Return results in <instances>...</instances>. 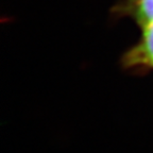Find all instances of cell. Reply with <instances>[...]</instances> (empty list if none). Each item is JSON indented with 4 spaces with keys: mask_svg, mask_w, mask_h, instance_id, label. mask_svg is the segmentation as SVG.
Listing matches in <instances>:
<instances>
[{
    "mask_svg": "<svg viewBox=\"0 0 153 153\" xmlns=\"http://www.w3.org/2000/svg\"><path fill=\"white\" fill-rule=\"evenodd\" d=\"M133 14L137 22L145 27L153 20V0H133Z\"/></svg>",
    "mask_w": 153,
    "mask_h": 153,
    "instance_id": "obj_2",
    "label": "cell"
},
{
    "mask_svg": "<svg viewBox=\"0 0 153 153\" xmlns=\"http://www.w3.org/2000/svg\"><path fill=\"white\" fill-rule=\"evenodd\" d=\"M143 28L140 43L132 49L124 59L128 67L153 68V20Z\"/></svg>",
    "mask_w": 153,
    "mask_h": 153,
    "instance_id": "obj_1",
    "label": "cell"
}]
</instances>
